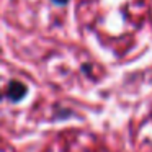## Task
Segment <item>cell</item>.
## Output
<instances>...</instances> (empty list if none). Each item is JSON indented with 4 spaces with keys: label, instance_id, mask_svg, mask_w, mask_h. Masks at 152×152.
Instances as JSON below:
<instances>
[{
    "label": "cell",
    "instance_id": "cell-3",
    "mask_svg": "<svg viewBox=\"0 0 152 152\" xmlns=\"http://www.w3.org/2000/svg\"><path fill=\"white\" fill-rule=\"evenodd\" d=\"M0 96H2V95H0Z\"/></svg>",
    "mask_w": 152,
    "mask_h": 152
},
{
    "label": "cell",
    "instance_id": "cell-2",
    "mask_svg": "<svg viewBox=\"0 0 152 152\" xmlns=\"http://www.w3.org/2000/svg\"><path fill=\"white\" fill-rule=\"evenodd\" d=\"M53 2H56V4H66L67 0H53Z\"/></svg>",
    "mask_w": 152,
    "mask_h": 152
},
{
    "label": "cell",
    "instance_id": "cell-1",
    "mask_svg": "<svg viewBox=\"0 0 152 152\" xmlns=\"http://www.w3.org/2000/svg\"><path fill=\"white\" fill-rule=\"evenodd\" d=\"M7 95L12 102H18V100H21L26 95V87L21 82L13 80V82H10V85H8V88H7Z\"/></svg>",
    "mask_w": 152,
    "mask_h": 152
}]
</instances>
